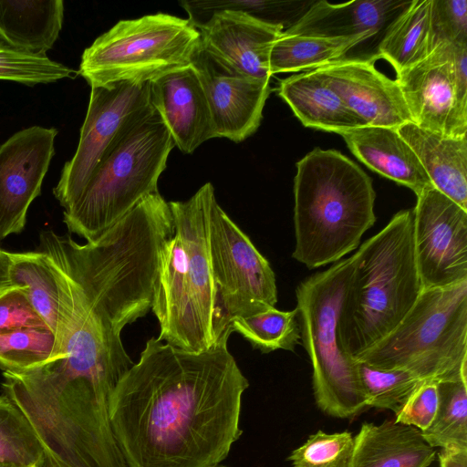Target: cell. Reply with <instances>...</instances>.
<instances>
[{
	"instance_id": "cell-22",
	"label": "cell",
	"mask_w": 467,
	"mask_h": 467,
	"mask_svg": "<svg viewBox=\"0 0 467 467\" xmlns=\"http://www.w3.org/2000/svg\"><path fill=\"white\" fill-rule=\"evenodd\" d=\"M277 91L305 127L341 134L364 126L331 86L313 69L282 79Z\"/></svg>"
},
{
	"instance_id": "cell-28",
	"label": "cell",
	"mask_w": 467,
	"mask_h": 467,
	"mask_svg": "<svg viewBox=\"0 0 467 467\" xmlns=\"http://www.w3.org/2000/svg\"><path fill=\"white\" fill-rule=\"evenodd\" d=\"M296 308L282 311L271 307L259 313L236 317L230 323L232 332L240 334L254 348L262 353L276 349L294 351L300 343V327Z\"/></svg>"
},
{
	"instance_id": "cell-29",
	"label": "cell",
	"mask_w": 467,
	"mask_h": 467,
	"mask_svg": "<svg viewBox=\"0 0 467 467\" xmlns=\"http://www.w3.org/2000/svg\"><path fill=\"white\" fill-rule=\"evenodd\" d=\"M0 462L48 467L46 452L28 420L5 394L0 396Z\"/></svg>"
},
{
	"instance_id": "cell-5",
	"label": "cell",
	"mask_w": 467,
	"mask_h": 467,
	"mask_svg": "<svg viewBox=\"0 0 467 467\" xmlns=\"http://www.w3.org/2000/svg\"><path fill=\"white\" fill-rule=\"evenodd\" d=\"M174 140L152 107L127 125L96 165L77 199L63 212L69 233L94 242L145 197L158 192Z\"/></svg>"
},
{
	"instance_id": "cell-2",
	"label": "cell",
	"mask_w": 467,
	"mask_h": 467,
	"mask_svg": "<svg viewBox=\"0 0 467 467\" xmlns=\"http://www.w3.org/2000/svg\"><path fill=\"white\" fill-rule=\"evenodd\" d=\"M216 200L211 182L186 201L169 202L173 233L159 257L151 311L159 340L191 352L209 349L232 331L221 308L209 249V223Z\"/></svg>"
},
{
	"instance_id": "cell-13",
	"label": "cell",
	"mask_w": 467,
	"mask_h": 467,
	"mask_svg": "<svg viewBox=\"0 0 467 467\" xmlns=\"http://www.w3.org/2000/svg\"><path fill=\"white\" fill-rule=\"evenodd\" d=\"M191 65L203 88L215 138L241 142L254 134L271 91L270 80L235 71L205 49L201 41Z\"/></svg>"
},
{
	"instance_id": "cell-41",
	"label": "cell",
	"mask_w": 467,
	"mask_h": 467,
	"mask_svg": "<svg viewBox=\"0 0 467 467\" xmlns=\"http://www.w3.org/2000/svg\"><path fill=\"white\" fill-rule=\"evenodd\" d=\"M210 467H226V466H223V465H220V464H216V465H213V466H210Z\"/></svg>"
},
{
	"instance_id": "cell-1",
	"label": "cell",
	"mask_w": 467,
	"mask_h": 467,
	"mask_svg": "<svg viewBox=\"0 0 467 467\" xmlns=\"http://www.w3.org/2000/svg\"><path fill=\"white\" fill-rule=\"evenodd\" d=\"M232 331L191 352L152 337L117 384L109 404L129 467H210L240 438L249 382L228 349Z\"/></svg>"
},
{
	"instance_id": "cell-25",
	"label": "cell",
	"mask_w": 467,
	"mask_h": 467,
	"mask_svg": "<svg viewBox=\"0 0 467 467\" xmlns=\"http://www.w3.org/2000/svg\"><path fill=\"white\" fill-rule=\"evenodd\" d=\"M10 280L13 286L26 291L36 311L56 336L61 286L54 259L43 251L14 253Z\"/></svg>"
},
{
	"instance_id": "cell-6",
	"label": "cell",
	"mask_w": 467,
	"mask_h": 467,
	"mask_svg": "<svg viewBox=\"0 0 467 467\" xmlns=\"http://www.w3.org/2000/svg\"><path fill=\"white\" fill-rule=\"evenodd\" d=\"M355 360L423 381L467 380V280L422 289L400 323Z\"/></svg>"
},
{
	"instance_id": "cell-34",
	"label": "cell",
	"mask_w": 467,
	"mask_h": 467,
	"mask_svg": "<svg viewBox=\"0 0 467 467\" xmlns=\"http://www.w3.org/2000/svg\"><path fill=\"white\" fill-rule=\"evenodd\" d=\"M432 50L442 43H467V1L431 0Z\"/></svg>"
},
{
	"instance_id": "cell-38",
	"label": "cell",
	"mask_w": 467,
	"mask_h": 467,
	"mask_svg": "<svg viewBox=\"0 0 467 467\" xmlns=\"http://www.w3.org/2000/svg\"><path fill=\"white\" fill-rule=\"evenodd\" d=\"M439 462L440 467H467V449H441Z\"/></svg>"
},
{
	"instance_id": "cell-14",
	"label": "cell",
	"mask_w": 467,
	"mask_h": 467,
	"mask_svg": "<svg viewBox=\"0 0 467 467\" xmlns=\"http://www.w3.org/2000/svg\"><path fill=\"white\" fill-rule=\"evenodd\" d=\"M416 126L451 138L466 137L467 104L458 95L454 71L442 44L396 76Z\"/></svg>"
},
{
	"instance_id": "cell-35",
	"label": "cell",
	"mask_w": 467,
	"mask_h": 467,
	"mask_svg": "<svg viewBox=\"0 0 467 467\" xmlns=\"http://www.w3.org/2000/svg\"><path fill=\"white\" fill-rule=\"evenodd\" d=\"M26 327H47L23 287L0 292V334Z\"/></svg>"
},
{
	"instance_id": "cell-17",
	"label": "cell",
	"mask_w": 467,
	"mask_h": 467,
	"mask_svg": "<svg viewBox=\"0 0 467 467\" xmlns=\"http://www.w3.org/2000/svg\"><path fill=\"white\" fill-rule=\"evenodd\" d=\"M150 93L152 106L183 153L215 138L207 99L191 64L150 81Z\"/></svg>"
},
{
	"instance_id": "cell-31",
	"label": "cell",
	"mask_w": 467,
	"mask_h": 467,
	"mask_svg": "<svg viewBox=\"0 0 467 467\" xmlns=\"http://www.w3.org/2000/svg\"><path fill=\"white\" fill-rule=\"evenodd\" d=\"M367 407L399 412L410 394L423 382L403 369H382L357 361Z\"/></svg>"
},
{
	"instance_id": "cell-10",
	"label": "cell",
	"mask_w": 467,
	"mask_h": 467,
	"mask_svg": "<svg viewBox=\"0 0 467 467\" xmlns=\"http://www.w3.org/2000/svg\"><path fill=\"white\" fill-rule=\"evenodd\" d=\"M87 114L73 157L65 162L53 189L67 209L78 196L100 158L119 132L153 106L150 81L90 87Z\"/></svg>"
},
{
	"instance_id": "cell-12",
	"label": "cell",
	"mask_w": 467,
	"mask_h": 467,
	"mask_svg": "<svg viewBox=\"0 0 467 467\" xmlns=\"http://www.w3.org/2000/svg\"><path fill=\"white\" fill-rule=\"evenodd\" d=\"M56 128L32 126L0 145V241L24 230L55 154Z\"/></svg>"
},
{
	"instance_id": "cell-16",
	"label": "cell",
	"mask_w": 467,
	"mask_h": 467,
	"mask_svg": "<svg viewBox=\"0 0 467 467\" xmlns=\"http://www.w3.org/2000/svg\"><path fill=\"white\" fill-rule=\"evenodd\" d=\"M201 43L212 55L235 71L270 80V53L284 26L265 22L245 13L222 10L198 29Z\"/></svg>"
},
{
	"instance_id": "cell-32",
	"label": "cell",
	"mask_w": 467,
	"mask_h": 467,
	"mask_svg": "<svg viewBox=\"0 0 467 467\" xmlns=\"http://www.w3.org/2000/svg\"><path fill=\"white\" fill-rule=\"evenodd\" d=\"M77 73L69 67L50 59L0 45V80L17 82L29 87L49 84Z\"/></svg>"
},
{
	"instance_id": "cell-21",
	"label": "cell",
	"mask_w": 467,
	"mask_h": 467,
	"mask_svg": "<svg viewBox=\"0 0 467 467\" xmlns=\"http://www.w3.org/2000/svg\"><path fill=\"white\" fill-rule=\"evenodd\" d=\"M397 130L415 152L432 186L467 211V137L443 136L412 122Z\"/></svg>"
},
{
	"instance_id": "cell-30",
	"label": "cell",
	"mask_w": 467,
	"mask_h": 467,
	"mask_svg": "<svg viewBox=\"0 0 467 467\" xmlns=\"http://www.w3.org/2000/svg\"><path fill=\"white\" fill-rule=\"evenodd\" d=\"M56 336L47 327H26L0 334V368L23 371L55 358Z\"/></svg>"
},
{
	"instance_id": "cell-20",
	"label": "cell",
	"mask_w": 467,
	"mask_h": 467,
	"mask_svg": "<svg viewBox=\"0 0 467 467\" xmlns=\"http://www.w3.org/2000/svg\"><path fill=\"white\" fill-rule=\"evenodd\" d=\"M436 451L413 426L365 422L354 437L348 467H429Z\"/></svg>"
},
{
	"instance_id": "cell-7",
	"label": "cell",
	"mask_w": 467,
	"mask_h": 467,
	"mask_svg": "<svg viewBox=\"0 0 467 467\" xmlns=\"http://www.w3.org/2000/svg\"><path fill=\"white\" fill-rule=\"evenodd\" d=\"M355 265L354 254L296 286L302 344L312 365L316 404L327 415L349 419L367 408L357 363L341 348L338 320Z\"/></svg>"
},
{
	"instance_id": "cell-18",
	"label": "cell",
	"mask_w": 467,
	"mask_h": 467,
	"mask_svg": "<svg viewBox=\"0 0 467 467\" xmlns=\"http://www.w3.org/2000/svg\"><path fill=\"white\" fill-rule=\"evenodd\" d=\"M339 135L370 170L408 187L416 196L432 185L415 152L397 129L365 125Z\"/></svg>"
},
{
	"instance_id": "cell-27",
	"label": "cell",
	"mask_w": 467,
	"mask_h": 467,
	"mask_svg": "<svg viewBox=\"0 0 467 467\" xmlns=\"http://www.w3.org/2000/svg\"><path fill=\"white\" fill-rule=\"evenodd\" d=\"M437 388V411L421 435L432 448L467 449V380L440 381Z\"/></svg>"
},
{
	"instance_id": "cell-8",
	"label": "cell",
	"mask_w": 467,
	"mask_h": 467,
	"mask_svg": "<svg viewBox=\"0 0 467 467\" xmlns=\"http://www.w3.org/2000/svg\"><path fill=\"white\" fill-rule=\"evenodd\" d=\"M200 41L188 19L170 14L120 20L84 50L77 74L90 87L151 81L190 65Z\"/></svg>"
},
{
	"instance_id": "cell-39",
	"label": "cell",
	"mask_w": 467,
	"mask_h": 467,
	"mask_svg": "<svg viewBox=\"0 0 467 467\" xmlns=\"http://www.w3.org/2000/svg\"><path fill=\"white\" fill-rule=\"evenodd\" d=\"M14 253L0 249V292L13 286L10 280V268Z\"/></svg>"
},
{
	"instance_id": "cell-40",
	"label": "cell",
	"mask_w": 467,
	"mask_h": 467,
	"mask_svg": "<svg viewBox=\"0 0 467 467\" xmlns=\"http://www.w3.org/2000/svg\"><path fill=\"white\" fill-rule=\"evenodd\" d=\"M0 467H26V466H20V465L12 464V463L0 462ZM30 467H37V466H30Z\"/></svg>"
},
{
	"instance_id": "cell-37",
	"label": "cell",
	"mask_w": 467,
	"mask_h": 467,
	"mask_svg": "<svg viewBox=\"0 0 467 467\" xmlns=\"http://www.w3.org/2000/svg\"><path fill=\"white\" fill-rule=\"evenodd\" d=\"M442 45L454 71L459 98L467 104V43H442Z\"/></svg>"
},
{
	"instance_id": "cell-11",
	"label": "cell",
	"mask_w": 467,
	"mask_h": 467,
	"mask_svg": "<svg viewBox=\"0 0 467 467\" xmlns=\"http://www.w3.org/2000/svg\"><path fill=\"white\" fill-rule=\"evenodd\" d=\"M413 242L422 289L467 280V211L432 185L417 196Z\"/></svg>"
},
{
	"instance_id": "cell-4",
	"label": "cell",
	"mask_w": 467,
	"mask_h": 467,
	"mask_svg": "<svg viewBox=\"0 0 467 467\" xmlns=\"http://www.w3.org/2000/svg\"><path fill=\"white\" fill-rule=\"evenodd\" d=\"M354 255L337 333L342 350L355 360L400 323L422 290L412 209L395 213Z\"/></svg>"
},
{
	"instance_id": "cell-3",
	"label": "cell",
	"mask_w": 467,
	"mask_h": 467,
	"mask_svg": "<svg viewBox=\"0 0 467 467\" xmlns=\"http://www.w3.org/2000/svg\"><path fill=\"white\" fill-rule=\"evenodd\" d=\"M294 196L292 256L308 269L356 250L376 222L371 179L336 150L316 148L296 162Z\"/></svg>"
},
{
	"instance_id": "cell-9",
	"label": "cell",
	"mask_w": 467,
	"mask_h": 467,
	"mask_svg": "<svg viewBox=\"0 0 467 467\" xmlns=\"http://www.w3.org/2000/svg\"><path fill=\"white\" fill-rule=\"evenodd\" d=\"M209 249L221 308L227 323L275 307L277 287L267 259L217 202L212 204Z\"/></svg>"
},
{
	"instance_id": "cell-15",
	"label": "cell",
	"mask_w": 467,
	"mask_h": 467,
	"mask_svg": "<svg viewBox=\"0 0 467 467\" xmlns=\"http://www.w3.org/2000/svg\"><path fill=\"white\" fill-rule=\"evenodd\" d=\"M370 58H339L315 70L339 95L348 108L368 126L398 129L412 122L400 88Z\"/></svg>"
},
{
	"instance_id": "cell-23",
	"label": "cell",
	"mask_w": 467,
	"mask_h": 467,
	"mask_svg": "<svg viewBox=\"0 0 467 467\" xmlns=\"http://www.w3.org/2000/svg\"><path fill=\"white\" fill-rule=\"evenodd\" d=\"M62 0H0V45L47 55L62 29Z\"/></svg>"
},
{
	"instance_id": "cell-26",
	"label": "cell",
	"mask_w": 467,
	"mask_h": 467,
	"mask_svg": "<svg viewBox=\"0 0 467 467\" xmlns=\"http://www.w3.org/2000/svg\"><path fill=\"white\" fill-rule=\"evenodd\" d=\"M375 35L368 32L355 36L329 38L283 32L270 53V73L273 76L316 69L343 57L352 47Z\"/></svg>"
},
{
	"instance_id": "cell-19",
	"label": "cell",
	"mask_w": 467,
	"mask_h": 467,
	"mask_svg": "<svg viewBox=\"0 0 467 467\" xmlns=\"http://www.w3.org/2000/svg\"><path fill=\"white\" fill-rule=\"evenodd\" d=\"M410 1L357 0L343 4L318 1L289 26L285 34L320 37H349L378 33L391 22Z\"/></svg>"
},
{
	"instance_id": "cell-36",
	"label": "cell",
	"mask_w": 467,
	"mask_h": 467,
	"mask_svg": "<svg viewBox=\"0 0 467 467\" xmlns=\"http://www.w3.org/2000/svg\"><path fill=\"white\" fill-rule=\"evenodd\" d=\"M438 403L437 382L423 381L405 401L394 420L422 431L432 422Z\"/></svg>"
},
{
	"instance_id": "cell-24",
	"label": "cell",
	"mask_w": 467,
	"mask_h": 467,
	"mask_svg": "<svg viewBox=\"0 0 467 467\" xmlns=\"http://www.w3.org/2000/svg\"><path fill=\"white\" fill-rule=\"evenodd\" d=\"M431 0H412L386 27L378 57L387 60L396 76L432 52Z\"/></svg>"
},
{
	"instance_id": "cell-33",
	"label": "cell",
	"mask_w": 467,
	"mask_h": 467,
	"mask_svg": "<svg viewBox=\"0 0 467 467\" xmlns=\"http://www.w3.org/2000/svg\"><path fill=\"white\" fill-rule=\"evenodd\" d=\"M353 446L354 437L349 431H317L294 450L287 460L292 467H348Z\"/></svg>"
}]
</instances>
